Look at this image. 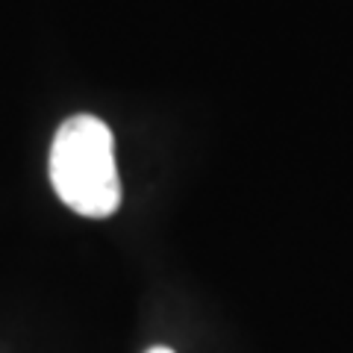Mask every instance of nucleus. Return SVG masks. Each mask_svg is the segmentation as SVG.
<instances>
[{"label":"nucleus","mask_w":353,"mask_h":353,"mask_svg":"<svg viewBox=\"0 0 353 353\" xmlns=\"http://www.w3.org/2000/svg\"><path fill=\"white\" fill-rule=\"evenodd\" d=\"M50 183L59 201L83 218H109L121 206L115 139L97 115L62 121L50 145Z\"/></svg>","instance_id":"obj_1"},{"label":"nucleus","mask_w":353,"mask_h":353,"mask_svg":"<svg viewBox=\"0 0 353 353\" xmlns=\"http://www.w3.org/2000/svg\"><path fill=\"white\" fill-rule=\"evenodd\" d=\"M148 353H174V350L171 347H150Z\"/></svg>","instance_id":"obj_2"}]
</instances>
